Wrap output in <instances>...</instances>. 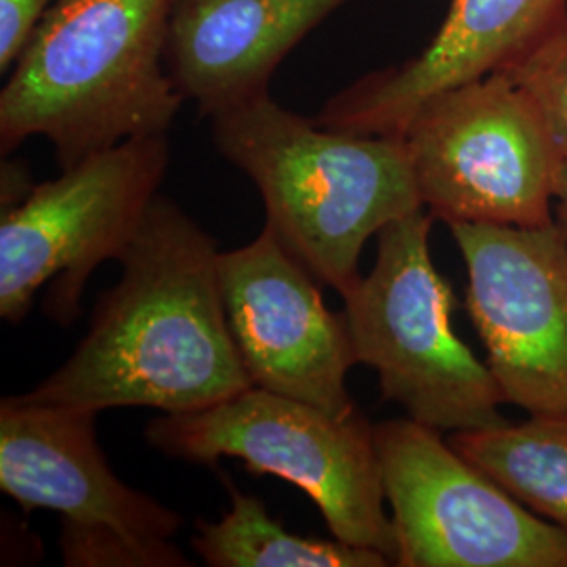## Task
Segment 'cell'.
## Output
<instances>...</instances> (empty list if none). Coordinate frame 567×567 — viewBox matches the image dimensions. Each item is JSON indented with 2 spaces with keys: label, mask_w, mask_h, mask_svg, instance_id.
<instances>
[{
  "label": "cell",
  "mask_w": 567,
  "mask_h": 567,
  "mask_svg": "<svg viewBox=\"0 0 567 567\" xmlns=\"http://www.w3.org/2000/svg\"><path fill=\"white\" fill-rule=\"evenodd\" d=\"M32 189L34 183L30 182L25 164L16 161L2 163V213L20 206Z\"/></svg>",
  "instance_id": "19"
},
{
  "label": "cell",
  "mask_w": 567,
  "mask_h": 567,
  "mask_svg": "<svg viewBox=\"0 0 567 567\" xmlns=\"http://www.w3.org/2000/svg\"><path fill=\"white\" fill-rule=\"evenodd\" d=\"M55 0H0V72L7 74Z\"/></svg>",
  "instance_id": "18"
},
{
  "label": "cell",
  "mask_w": 567,
  "mask_h": 567,
  "mask_svg": "<svg viewBox=\"0 0 567 567\" xmlns=\"http://www.w3.org/2000/svg\"><path fill=\"white\" fill-rule=\"evenodd\" d=\"M349 0H175L166 63L204 116L261 97L284 58Z\"/></svg>",
  "instance_id": "13"
},
{
  "label": "cell",
  "mask_w": 567,
  "mask_h": 567,
  "mask_svg": "<svg viewBox=\"0 0 567 567\" xmlns=\"http://www.w3.org/2000/svg\"><path fill=\"white\" fill-rule=\"evenodd\" d=\"M447 440L522 505L567 534V416L505 421Z\"/></svg>",
  "instance_id": "14"
},
{
  "label": "cell",
  "mask_w": 567,
  "mask_h": 567,
  "mask_svg": "<svg viewBox=\"0 0 567 567\" xmlns=\"http://www.w3.org/2000/svg\"><path fill=\"white\" fill-rule=\"evenodd\" d=\"M466 311L507 405L567 416V240L545 227L452 224Z\"/></svg>",
  "instance_id": "9"
},
{
  "label": "cell",
  "mask_w": 567,
  "mask_h": 567,
  "mask_svg": "<svg viewBox=\"0 0 567 567\" xmlns=\"http://www.w3.org/2000/svg\"><path fill=\"white\" fill-rule=\"evenodd\" d=\"M225 313L252 385L347 419V374L358 364L343 311L326 307L318 278L264 231L219 252Z\"/></svg>",
  "instance_id": "10"
},
{
  "label": "cell",
  "mask_w": 567,
  "mask_h": 567,
  "mask_svg": "<svg viewBox=\"0 0 567 567\" xmlns=\"http://www.w3.org/2000/svg\"><path fill=\"white\" fill-rule=\"evenodd\" d=\"M97 412L25 395L0 404V489L23 511H55L63 524L107 527L143 540H171L182 515L126 486L107 465Z\"/></svg>",
  "instance_id": "11"
},
{
  "label": "cell",
  "mask_w": 567,
  "mask_h": 567,
  "mask_svg": "<svg viewBox=\"0 0 567 567\" xmlns=\"http://www.w3.org/2000/svg\"><path fill=\"white\" fill-rule=\"evenodd\" d=\"M213 142L264 196L265 227L341 297L365 243L423 206L402 135L326 128L269 93L210 116Z\"/></svg>",
  "instance_id": "3"
},
{
  "label": "cell",
  "mask_w": 567,
  "mask_h": 567,
  "mask_svg": "<svg viewBox=\"0 0 567 567\" xmlns=\"http://www.w3.org/2000/svg\"><path fill=\"white\" fill-rule=\"evenodd\" d=\"M431 227L421 208L377 234L372 269L343 295L355 360L416 423L442 433L501 425L507 402L486 360L454 332L456 299L433 264Z\"/></svg>",
  "instance_id": "4"
},
{
  "label": "cell",
  "mask_w": 567,
  "mask_h": 567,
  "mask_svg": "<svg viewBox=\"0 0 567 567\" xmlns=\"http://www.w3.org/2000/svg\"><path fill=\"white\" fill-rule=\"evenodd\" d=\"M566 23L567 0H452L423 53L347 86L316 122L358 135H404L431 97L505 72Z\"/></svg>",
  "instance_id": "12"
},
{
  "label": "cell",
  "mask_w": 567,
  "mask_h": 567,
  "mask_svg": "<svg viewBox=\"0 0 567 567\" xmlns=\"http://www.w3.org/2000/svg\"><path fill=\"white\" fill-rule=\"evenodd\" d=\"M402 137L433 219L446 225L555 224L566 161L540 110L507 72L431 97Z\"/></svg>",
  "instance_id": "6"
},
{
  "label": "cell",
  "mask_w": 567,
  "mask_h": 567,
  "mask_svg": "<svg viewBox=\"0 0 567 567\" xmlns=\"http://www.w3.org/2000/svg\"><path fill=\"white\" fill-rule=\"evenodd\" d=\"M175 0H55L0 91V152L49 140L61 171L166 135L182 91L166 63Z\"/></svg>",
  "instance_id": "2"
},
{
  "label": "cell",
  "mask_w": 567,
  "mask_h": 567,
  "mask_svg": "<svg viewBox=\"0 0 567 567\" xmlns=\"http://www.w3.org/2000/svg\"><path fill=\"white\" fill-rule=\"evenodd\" d=\"M63 564L70 567H185L192 561L171 540H143L107 527L63 524Z\"/></svg>",
  "instance_id": "16"
},
{
  "label": "cell",
  "mask_w": 567,
  "mask_h": 567,
  "mask_svg": "<svg viewBox=\"0 0 567 567\" xmlns=\"http://www.w3.org/2000/svg\"><path fill=\"white\" fill-rule=\"evenodd\" d=\"M555 225L566 236L567 240V163L561 168L559 185H557V200H555Z\"/></svg>",
  "instance_id": "20"
},
{
  "label": "cell",
  "mask_w": 567,
  "mask_h": 567,
  "mask_svg": "<svg viewBox=\"0 0 567 567\" xmlns=\"http://www.w3.org/2000/svg\"><path fill=\"white\" fill-rule=\"evenodd\" d=\"M118 261L121 280L81 344L28 400L183 414L255 386L227 322L219 250L200 225L158 196Z\"/></svg>",
  "instance_id": "1"
},
{
  "label": "cell",
  "mask_w": 567,
  "mask_h": 567,
  "mask_svg": "<svg viewBox=\"0 0 567 567\" xmlns=\"http://www.w3.org/2000/svg\"><path fill=\"white\" fill-rule=\"evenodd\" d=\"M400 567H567V534L442 437L405 419L374 425Z\"/></svg>",
  "instance_id": "8"
},
{
  "label": "cell",
  "mask_w": 567,
  "mask_h": 567,
  "mask_svg": "<svg viewBox=\"0 0 567 567\" xmlns=\"http://www.w3.org/2000/svg\"><path fill=\"white\" fill-rule=\"evenodd\" d=\"M229 486L231 507L219 522H198L192 547L210 567H385L391 559L374 548L343 540L290 534L271 519L259 498Z\"/></svg>",
  "instance_id": "15"
},
{
  "label": "cell",
  "mask_w": 567,
  "mask_h": 567,
  "mask_svg": "<svg viewBox=\"0 0 567 567\" xmlns=\"http://www.w3.org/2000/svg\"><path fill=\"white\" fill-rule=\"evenodd\" d=\"M145 437L166 456L215 465L243 461L250 475H274L303 489L337 540L374 548L395 564V532L386 511L374 425L250 386L196 412L154 419Z\"/></svg>",
  "instance_id": "5"
},
{
  "label": "cell",
  "mask_w": 567,
  "mask_h": 567,
  "mask_svg": "<svg viewBox=\"0 0 567 567\" xmlns=\"http://www.w3.org/2000/svg\"><path fill=\"white\" fill-rule=\"evenodd\" d=\"M505 72L536 103L567 163V23Z\"/></svg>",
  "instance_id": "17"
},
{
  "label": "cell",
  "mask_w": 567,
  "mask_h": 567,
  "mask_svg": "<svg viewBox=\"0 0 567 567\" xmlns=\"http://www.w3.org/2000/svg\"><path fill=\"white\" fill-rule=\"evenodd\" d=\"M166 166V135L128 140L34 185L20 206L2 213V320L20 324L42 284L51 282L44 313L72 324L91 274L121 259L161 196Z\"/></svg>",
  "instance_id": "7"
}]
</instances>
